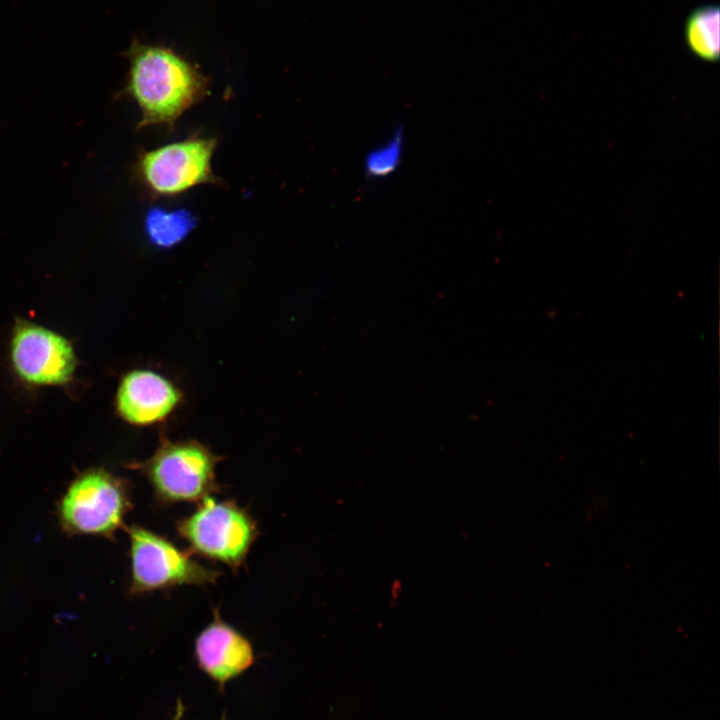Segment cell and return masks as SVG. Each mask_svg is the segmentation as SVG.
Listing matches in <instances>:
<instances>
[{"mask_svg": "<svg viewBox=\"0 0 720 720\" xmlns=\"http://www.w3.org/2000/svg\"><path fill=\"white\" fill-rule=\"evenodd\" d=\"M125 57L129 68L117 97H128L137 104V129L162 125L172 132L181 116L208 95L207 77L167 47L135 40Z\"/></svg>", "mask_w": 720, "mask_h": 720, "instance_id": "6da1fadb", "label": "cell"}, {"mask_svg": "<svg viewBox=\"0 0 720 720\" xmlns=\"http://www.w3.org/2000/svg\"><path fill=\"white\" fill-rule=\"evenodd\" d=\"M154 453L129 464L149 481L159 505L198 503L220 491L216 467L223 459L196 440L172 441L161 434Z\"/></svg>", "mask_w": 720, "mask_h": 720, "instance_id": "7a4b0ae2", "label": "cell"}, {"mask_svg": "<svg viewBox=\"0 0 720 720\" xmlns=\"http://www.w3.org/2000/svg\"><path fill=\"white\" fill-rule=\"evenodd\" d=\"M197 504L192 513L176 521L178 535L192 554L239 570L258 536L255 519L232 499L207 496Z\"/></svg>", "mask_w": 720, "mask_h": 720, "instance_id": "3957f363", "label": "cell"}, {"mask_svg": "<svg viewBox=\"0 0 720 720\" xmlns=\"http://www.w3.org/2000/svg\"><path fill=\"white\" fill-rule=\"evenodd\" d=\"M129 536L130 593L140 595L190 585L215 584L221 573L177 547L167 537L133 524Z\"/></svg>", "mask_w": 720, "mask_h": 720, "instance_id": "277c9868", "label": "cell"}, {"mask_svg": "<svg viewBox=\"0 0 720 720\" xmlns=\"http://www.w3.org/2000/svg\"><path fill=\"white\" fill-rule=\"evenodd\" d=\"M131 508L128 482L96 468L70 484L58 511L63 528L70 533L111 537L123 526Z\"/></svg>", "mask_w": 720, "mask_h": 720, "instance_id": "5b68a950", "label": "cell"}, {"mask_svg": "<svg viewBox=\"0 0 720 720\" xmlns=\"http://www.w3.org/2000/svg\"><path fill=\"white\" fill-rule=\"evenodd\" d=\"M217 145L214 138L190 136L152 150L140 152L133 171L150 197H173L203 185H218L221 180L212 170Z\"/></svg>", "mask_w": 720, "mask_h": 720, "instance_id": "8992f818", "label": "cell"}, {"mask_svg": "<svg viewBox=\"0 0 720 720\" xmlns=\"http://www.w3.org/2000/svg\"><path fill=\"white\" fill-rule=\"evenodd\" d=\"M10 357L17 375L35 385L68 382L77 360L69 340L27 321H18L10 342Z\"/></svg>", "mask_w": 720, "mask_h": 720, "instance_id": "52a82bcc", "label": "cell"}, {"mask_svg": "<svg viewBox=\"0 0 720 720\" xmlns=\"http://www.w3.org/2000/svg\"><path fill=\"white\" fill-rule=\"evenodd\" d=\"M194 658L198 668L223 689L254 664L255 653L251 641L214 609L213 619L195 638Z\"/></svg>", "mask_w": 720, "mask_h": 720, "instance_id": "ba28073f", "label": "cell"}, {"mask_svg": "<svg viewBox=\"0 0 720 720\" xmlns=\"http://www.w3.org/2000/svg\"><path fill=\"white\" fill-rule=\"evenodd\" d=\"M181 401L178 388L167 378L151 370L127 373L116 393V409L126 422L147 426L162 422Z\"/></svg>", "mask_w": 720, "mask_h": 720, "instance_id": "9c48e42d", "label": "cell"}, {"mask_svg": "<svg viewBox=\"0 0 720 720\" xmlns=\"http://www.w3.org/2000/svg\"><path fill=\"white\" fill-rule=\"evenodd\" d=\"M688 49L702 61L714 63L720 58V8L706 4L693 9L684 22Z\"/></svg>", "mask_w": 720, "mask_h": 720, "instance_id": "30bf717a", "label": "cell"}, {"mask_svg": "<svg viewBox=\"0 0 720 720\" xmlns=\"http://www.w3.org/2000/svg\"><path fill=\"white\" fill-rule=\"evenodd\" d=\"M145 232L158 248H172L183 241L197 225L195 216L185 209L152 208L145 216Z\"/></svg>", "mask_w": 720, "mask_h": 720, "instance_id": "8fae6325", "label": "cell"}, {"mask_svg": "<svg viewBox=\"0 0 720 720\" xmlns=\"http://www.w3.org/2000/svg\"><path fill=\"white\" fill-rule=\"evenodd\" d=\"M404 140L403 128L398 127L383 143L369 150L363 160L365 176L370 180L391 176L401 164Z\"/></svg>", "mask_w": 720, "mask_h": 720, "instance_id": "7c38bea8", "label": "cell"}, {"mask_svg": "<svg viewBox=\"0 0 720 720\" xmlns=\"http://www.w3.org/2000/svg\"><path fill=\"white\" fill-rule=\"evenodd\" d=\"M182 713H183L182 703L179 702L178 706H177V710H176V715L173 720H180ZM222 720H226V719L223 718Z\"/></svg>", "mask_w": 720, "mask_h": 720, "instance_id": "4fadbf2b", "label": "cell"}]
</instances>
